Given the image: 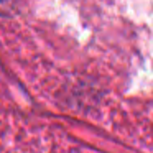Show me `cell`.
I'll use <instances>...</instances> for the list:
<instances>
[{
    "label": "cell",
    "mask_w": 153,
    "mask_h": 153,
    "mask_svg": "<svg viewBox=\"0 0 153 153\" xmlns=\"http://www.w3.org/2000/svg\"><path fill=\"white\" fill-rule=\"evenodd\" d=\"M8 5V0H0V8H4Z\"/></svg>",
    "instance_id": "cell-1"
}]
</instances>
